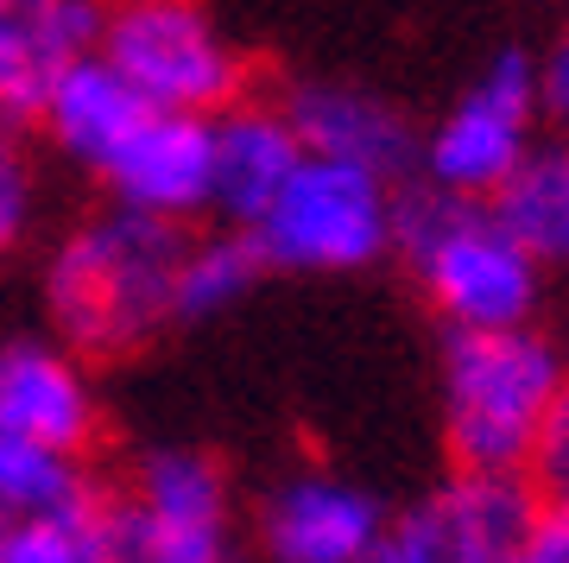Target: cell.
Here are the masks:
<instances>
[{
	"label": "cell",
	"mask_w": 569,
	"mask_h": 563,
	"mask_svg": "<svg viewBox=\"0 0 569 563\" xmlns=\"http://www.w3.org/2000/svg\"><path fill=\"white\" fill-rule=\"evenodd\" d=\"M190 235L164 221L102 209L70 221L39 266L51 343L77 362H121L178 323V266Z\"/></svg>",
	"instance_id": "obj_1"
},
{
	"label": "cell",
	"mask_w": 569,
	"mask_h": 563,
	"mask_svg": "<svg viewBox=\"0 0 569 563\" xmlns=\"http://www.w3.org/2000/svg\"><path fill=\"white\" fill-rule=\"evenodd\" d=\"M569 362L545 329H449L437 348V412L449 463L468 475H526Z\"/></svg>",
	"instance_id": "obj_2"
},
{
	"label": "cell",
	"mask_w": 569,
	"mask_h": 563,
	"mask_svg": "<svg viewBox=\"0 0 569 563\" xmlns=\"http://www.w3.org/2000/svg\"><path fill=\"white\" fill-rule=\"evenodd\" d=\"M392 254H406L418 292L449 329H531L545 298V266L512 241L493 203H462L437 190L399 197V235Z\"/></svg>",
	"instance_id": "obj_3"
},
{
	"label": "cell",
	"mask_w": 569,
	"mask_h": 563,
	"mask_svg": "<svg viewBox=\"0 0 569 563\" xmlns=\"http://www.w3.org/2000/svg\"><path fill=\"white\" fill-rule=\"evenodd\" d=\"M89 563H234V487L209 450H146L89 513Z\"/></svg>",
	"instance_id": "obj_4"
},
{
	"label": "cell",
	"mask_w": 569,
	"mask_h": 563,
	"mask_svg": "<svg viewBox=\"0 0 569 563\" xmlns=\"http://www.w3.org/2000/svg\"><path fill=\"white\" fill-rule=\"evenodd\" d=\"M152 115L216 121L253 96V58L222 32V20L197 0H127L108 7L96 45Z\"/></svg>",
	"instance_id": "obj_5"
},
{
	"label": "cell",
	"mask_w": 569,
	"mask_h": 563,
	"mask_svg": "<svg viewBox=\"0 0 569 563\" xmlns=\"http://www.w3.org/2000/svg\"><path fill=\"white\" fill-rule=\"evenodd\" d=\"M538 51L500 45L488 63L468 77V89L418 134V178L437 197L462 203H493L519 178V165L538 152Z\"/></svg>",
	"instance_id": "obj_6"
},
{
	"label": "cell",
	"mask_w": 569,
	"mask_h": 563,
	"mask_svg": "<svg viewBox=\"0 0 569 563\" xmlns=\"http://www.w3.org/2000/svg\"><path fill=\"white\" fill-rule=\"evenodd\" d=\"M399 190L355 165L305 159L253 228L266 273H367L392 254Z\"/></svg>",
	"instance_id": "obj_7"
},
{
	"label": "cell",
	"mask_w": 569,
	"mask_h": 563,
	"mask_svg": "<svg viewBox=\"0 0 569 563\" xmlns=\"http://www.w3.org/2000/svg\"><path fill=\"white\" fill-rule=\"evenodd\" d=\"M387 532V506L373 487L336 468H284L253 506V557L260 563H361Z\"/></svg>",
	"instance_id": "obj_8"
},
{
	"label": "cell",
	"mask_w": 569,
	"mask_h": 563,
	"mask_svg": "<svg viewBox=\"0 0 569 563\" xmlns=\"http://www.w3.org/2000/svg\"><path fill=\"white\" fill-rule=\"evenodd\" d=\"M538 487L526 475H443L392 520L418 563H507L538 525Z\"/></svg>",
	"instance_id": "obj_9"
},
{
	"label": "cell",
	"mask_w": 569,
	"mask_h": 563,
	"mask_svg": "<svg viewBox=\"0 0 569 563\" xmlns=\"http://www.w3.org/2000/svg\"><path fill=\"white\" fill-rule=\"evenodd\" d=\"M284 115L305 140V159L355 165L367 178H380L399 190L406 171H418V127L406 121V108L367 82L342 77H310L284 96Z\"/></svg>",
	"instance_id": "obj_10"
},
{
	"label": "cell",
	"mask_w": 569,
	"mask_h": 563,
	"mask_svg": "<svg viewBox=\"0 0 569 563\" xmlns=\"http://www.w3.org/2000/svg\"><path fill=\"white\" fill-rule=\"evenodd\" d=\"M0 431L82 463L102 437V399H96L89 362H77L51 336L0 343Z\"/></svg>",
	"instance_id": "obj_11"
},
{
	"label": "cell",
	"mask_w": 569,
	"mask_h": 563,
	"mask_svg": "<svg viewBox=\"0 0 569 563\" xmlns=\"http://www.w3.org/2000/svg\"><path fill=\"white\" fill-rule=\"evenodd\" d=\"M102 184H108V209L164 221V228H183V221L209 216V203H216V140H209V121L146 115V127L121 146V159L102 171Z\"/></svg>",
	"instance_id": "obj_12"
},
{
	"label": "cell",
	"mask_w": 569,
	"mask_h": 563,
	"mask_svg": "<svg viewBox=\"0 0 569 563\" xmlns=\"http://www.w3.org/2000/svg\"><path fill=\"white\" fill-rule=\"evenodd\" d=\"M108 7L96 0H0V127H39L44 96L77 58L102 45Z\"/></svg>",
	"instance_id": "obj_13"
},
{
	"label": "cell",
	"mask_w": 569,
	"mask_h": 563,
	"mask_svg": "<svg viewBox=\"0 0 569 563\" xmlns=\"http://www.w3.org/2000/svg\"><path fill=\"white\" fill-rule=\"evenodd\" d=\"M209 140H216V203H209V216H222V228L253 235L266 209L284 197V184L298 178L305 140L284 115V101H260V96L216 115Z\"/></svg>",
	"instance_id": "obj_14"
},
{
	"label": "cell",
	"mask_w": 569,
	"mask_h": 563,
	"mask_svg": "<svg viewBox=\"0 0 569 563\" xmlns=\"http://www.w3.org/2000/svg\"><path fill=\"white\" fill-rule=\"evenodd\" d=\"M146 115H152V108L133 96V82H127L102 51H89V58L70 63L58 77V89L44 96L39 134L58 146V159H70L77 171H96V178H102L108 165L121 159V146L146 127Z\"/></svg>",
	"instance_id": "obj_15"
},
{
	"label": "cell",
	"mask_w": 569,
	"mask_h": 563,
	"mask_svg": "<svg viewBox=\"0 0 569 563\" xmlns=\"http://www.w3.org/2000/svg\"><path fill=\"white\" fill-rule=\"evenodd\" d=\"M102 501V487L89 475V463H70L58 450L0 431V525L26 520H89Z\"/></svg>",
	"instance_id": "obj_16"
},
{
	"label": "cell",
	"mask_w": 569,
	"mask_h": 563,
	"mask_svg": "<svg viewBox=\"0 0 569 563\" xmlns=\"http://www.w3.org/2000/svg\"><path fill=\"white\" fill-rule=\"evenodd\" d=\"M493 216L538 266H569V152L563 140L538 146L519 178L493 197Z\"/></svg>",
	"instance_id": "obj_17"
},
{
	"label": "cell",
	"mask_w": 569,
	"mask_h": 563,
	"mask_svg": "<svg viewBox=\"0 0 569 563\" xmlns=\"http://www.w3.org/2000/svg\"><path fill=\"white\" fill-rule=\"evenodd\" d=\"M260 273H266L260 247L241 228L190 235L183 266H178V323H209V317H222V310H234L260 285Z\"/></svg>",
	"instance_id": "obj_18"
},
{
	"label": "cell",
	"mask_w": 569,
	"mask_h": 563,
	"mask_svg": "<svg viewBox=\"0 0 569 563\" xmlns=\"http://www.w3.org/2000/svg\"><path fill=\"white\" fill-rule=\"evenodd\" d=\"M32 221H39V171L20 134L0 127V260L32 235Z\"/></svg>",
	"instance_id": "obj_19"
},
{
	"label": "cell",
	"mask_w": 569,
	"mask_h": 563,
	"mask_svg": "<svg viewBox=\"0 0 569 563\" xmlns=\"http://www.w3.org/2000/svg\"><path fill=\"white\" fill-rule=\"evenodd\" d=\"M0 563H89V520L0 525Z\"/></svg>",
	"instance_id": "obj_20"
},
{
	"label": "cell",
	"mask_w": 569,
	"mask_h": 563,
	"mask_svg": "<svg viewBox=\"0 0 569 563\" xmlns=\"http://www.w3.org/2000/svg\"><path fill=\"white\" fill-rule=\"evenodd\" d=\"M526 482L538 487V501H569V386H563V399L550 405L538 443H531Z\"/></svg>",
	"instance_id": "obj_21"
},
{
	"label": "cell",
	"mask_w": 569,
	"mask_h": 563,
	"mask_svg": "<svg viewBox=\"0 0 569 563\" xmlns=\"http://www.w3.org/2000/svg\"><path fill=\"white\" fill-rule=\"evenodd\" d=\"M507 563H569V501L538 506V525L526 532V544Z\"/></svg>",
	"instance_id": "obj_22"
},
{
	"label": "cell",
	"mask_w": 569,
	"mask_h": 563,
	"mask_svg": "<svg viewBox=\"0 0 569 563\" xmlns=\"http://www.w3.org/2000/svg\"><path fill=\"white\" fill-rule=\"evenodd\" d=\"M538 101H545V121L569 127V26L538 51Z\"/></svg>",
	"instance_id": "obj_23"
},
{
	"label": "cell",
	"mask_w": 569,
	"mask_h": 563,
	"mask_svg": "<svg viewBox=\"0 0 569 563\" xmlns=\"http://www.w3.org/2000/svg\"><path fill=\"white\" fill-rule=\"evenodd\" d=\"M361 563H418V557H411V544L399 539V532H392V520H387V532L373 539V551H367Z\"/></svg>",
	"instance_id": "obj_24"
},
{
	"label": "cell",
	"mask_w": 569,
	"mask_h": 563,
	"mask_svg": "<svg viewBox=\"0 0 569 563\" xmlns=\"http://www.w3.org/2000/svg\"><path fill=\"white\" fill-rule=\"evenodd\" d=\"M563 152H569V140H563Z\"/></svg>",
	"instance_id": "obj_25"
}]
</instances>
